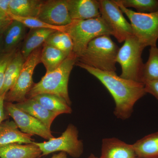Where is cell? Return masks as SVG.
<instances>
[{
  "instance_id": "1",
  "label": "cell",
  "mask_w": 158,
  "mask_h": 158,
  "mask_svg": "<svg viewBox=\"0 0 158 158\" xmlns=\"http://www.w3.org/2000/svg\"><path fill=\"white\" fill-rule=\"evenodd\" d=\"M76 65L87 71L107 89L115 103L114 114L117 118H130L137 102L146 94L144 84L118 76L116 72L104 71L77 62Z\"/></svg>"
},
{
  "instance_id": "18",
  "label": "cell",
  "mask_w": 158,
  "mask_h": 158,
  "mask_svg": "<svg viewBox=\"0 0 158 158\" xmlns=\"http://www.w3.org/2000/svg\"><path fill=\"white\" fill-rule=\"evenodd\" d=\"M56 31L48 29H31L25 38L20 50L25 60L34 51L44 44L48 37Z\"/></svg>"
},
{
  "instance_id": "29",
  "label": "cell",
  "mask_w": 158,
  "mask_h": 158,
  "mask_svg": "<svg viewBox=\"0 0 158 158\" xmlns=\"http://www.w3.org/2000/svg\"><path fill=\"white\" fill-rule=\"evenodd\" d=\"M144 85L146 93L152 94L158 100V80L145 82Z\"/></svg>"
},
{
  "instance_id": "12",
  "label": "cell",
  "mask_w": 158,
  "mask_h": 158,
  "mask_svg": "<svg viewBox=\"0 0 158 158\" xmlns=\"http://www.w3.org/2000/svg\"><path fill=\"white\" fill-rule=\"evenodd\" d=\"M69 16L72 20H83L101 16L97 0H67Z\"/></svg>"
},
{
  "instance_id": "10",
  "label": "cell",
  "mask_w": 158,
  "mask_h": 158,
  "mask_svg": "<svg viewBox=\"0 0 158 158\" xmlns=\"http://www.w3.org/2000/svg\"><path fill=\"white\" fill-rule=\"evenodd\" d=\"M4 106L8 114L23 133L37 135L48 140L54 138L50 129L35 117L20 110L15 104L6 102Z\"/></svg>"
},
{
  "instance_id": "7",
  "label": "cell",
  "mask_w": 158,
  "mask_h": 158,
  "mask_svg": "<svg viewBox=\"0 0 158 158\" xmlns=\"http://www.w3.org/2000/svg\"><path fill=\"white\" fill-rule=\"evenodd\" d=\"M79 131L75 126L69 124L59 138H51L47 141L35 142L42 152V156L56 152L68 154L72 157L78 158L84 152V144L78 138Z\"/></svg>"
},
{
  "instance_id": "9",
  "label": "cell",
  "mask_w": 158,
  "mask_h": 158,
  "mask_svg": "<svg viewBox=\"0 0 158 158\" xmlns=\"http://www.w3.org/2000/svg\"><path fill=\"white\" fill-rule=\"evenodd\" d=\"M98 2L101 17L118 43L124 42L128 37L133 36L131 23L125 18L115 0H98Z\"/></svg>"
},
{
  "instance_id": "30",
  "label": "cell",
  "mask_w": 158,
  "mask_h": 158,
  "mask_svg": "<svg viewBox=\"0 0 158 158\" xmlns=\"http://www.w3.org/2000/svg\"><path fill=\"white\" fill-rule=\"evenodd\" d=\"M12 20L10 16L0 11V31L5 30Z\"/></svg>"
},
{
  "instance_id": "16",
  "label": "cell",
  "mask_w": 158,
  "mask_h": 158,
  "mask_svg": "<svg viewBox=\"0 0 158 158\" xmlns=\"http://www.w3.org/2000/svg\"><path fill=\"white\" fill-rule=\"evenodd\" d=\"M15 105L20 110L41 122L49 129L54 119L59 115L44 107L32 98H27L24 101L17 103Z\"/></svg>"
},
{
  "instance_id": "23",
  "label": "cell",
  "mask_w": 158,
  "mask_h": 158,
  "mask_svg": "<svg viewBox=\"0 0 158 158\" xmlns=\"http://www.w3.org/2000/svg\"><path fill=\"white\" fill-rule=\"evenodd\" d=\"M32 98L48 110L59 115L71 114L72 113L70 106L65 101L52 94H38Z\"/></svg>"
},
{
  "instance_id": "27",
  "label": "cell",
  "mask_w": 158,
  "mask_h": 158,
  "mask_svg": "<svg viewBox=\"0 0 158 158\" xmlns=\"http://www.w3.org/2000/svg\"><path fill=\"white\" fill-rule=\"evenodd\" d=\"M12 20H15L22 23L27 27L31 29H48L56 30L57 31H65V26L64 27H57L51 25L44 22L41 20L37 17H21L11 15H10Z\"/></svg>"
},
{
  "instance_id": "35",
  "label": "cell",
  "mask_w": 158,
  "mask_h": 158,
  "mask_svg": "<svg viewBox=\"0 0 158 158\" xmlns=\"http://www.w3.org/2000/svg\"><path fill=\"white\" fill-rule=\"evenodd\" d=\"M87 158H98L96 157V156L94 155L93 154H90V155Z\"/></svg>"
},
{
  "instance_id": "13",
  "label": "cell",
  "mask_w": 158,
  "mask_h": 158,
  "mask_svg": "<svg viewBox=\"0 0 158 158\" xmlns=\"http://www.w3.org/2000/svg\"><path fill=\"white\" fill-rule=\"evenodd\" d=\"M137 156L133 144L116 138L102 140L101 154L98 158H136Z\"/></svg>"
},
{
  "instance_id": "8",
  "label": "cell",
  "mask_w": 158,
  "mask_h": 158,
  "mask_svg": "<svg viewBox=\"0 0 158 158\" xmlns=\"http://www.w3.org/2000/svg\"><path fill=\"white\" fill-rule=\"evenodd\" d=\"M41 47L34 51L26 59L17 81L6 93L5 101L17 103L24 101L34 85L33 76L34 69L40 62Z\"/></svg>"
},
{
  "instance_id": "19",
  "label": "cell",
  "mask_w": 158,
  "mask_h": 158,
  "mask_svg": "<svg viewBox=\"0 0 158 158\" xmlns=\"http://www.w3.org/2000/svg\"><path fill=\"white\" fill-rule=\"evenodd\" d=\"M25 61V60L22 55L20 51L17 50L6 68L4 84L2 90L0 91V96L6 94L14 86Z\"/></svg>"
},
{
  "instance_id": "25",
  "label": "cell",
  "mask_w": 158,
  "mask_h": 158,
  "mask_svg": "<svg viewBox=\"0 0 158 158\" xmlns=\"http://www.w3.org/2000/svg\"><path fill=\"white\" fill-rule=\"evenodd\" d=\"M44 44L53 46L69 55L73 51V43L70 36L62 31H56L48 37Z\"/></svg>"
},
{
  "instance_id": "21",
  "label": "cell",
  "mask_w": 158,
  "mask_h": 158,
  "mask_svg": "<svg viewBox=\"0 0 158 158\" xmlns=\"http://www.w3.org/2000/svg\"><path fill=\"white\" fill-rule=\"evenodd\" d=\"M133 146L137 157L158 158V131L144 136Z\"/></svg>"
},
{
  "instance_id": "26",
  "label": "cell",
  "mask_w": 158,
  "mask_h": 158,
  "mask_svg": "<svg viewBox=\"0 0 158 158\" xmlns=\"http://www.w3.org/2000/svg\"><path fill=\"white\" fill-rule=\"evenodd\" d=\"M125 8H133L137 12L152 13L158 11V0H118Z\"/></svg>"
},
{
  "instance_id": "14",
  "label": "cell",
  "mask_w": 158,
  "mask_h": 158,
  "mask_svg": "<svg viewBox=\"0 0 158 158\" xmlns=\"http://www.w3.org/2000/svg\"><path fill=\"white\" fill-rule=\"evenodd\" d=\"M27 28L19 21H11L3 34L2 54L17 50L18 46L25 37Z\"/></svg>"
},
{
  "instance_id": "24",
  "label": "cell",
  "mask_w": 158,
  "mask_h": 158,
  "mask_svg": "<svg viewBox=\"0 0 158 158\" xmlns=\"http://www.w3.org/2000/svg\"><path fill=\"white\" fill-rule=\"evenodd\" d=\"M158 80V48L152 47L147 62L144 64L141 82L144 84L149 81Z\"/></svg>"
},
{
  "instance_id": "34",
  "label": "cell",
  "mask_w": 158,
  "mask_h": 158,
  "mask_svg": "<svg viewBox=\"0 0 158 158\" xmlns=\"http://www.w3.org/2000/svg\"><path fill=\"white\" fill-rule=\"evenodd\" d=\"M7 28V27H6ZM5 29V30H6ZM5 30L0 31V55L2 54V46L3 34Z\"/></svg>"
},
{
  "instance_id": "2",
  "label": "cell",
  "mask_w": 158,
  "mask_h": 158,
  "mask_svg": "<svg viewBox=\"0 0 158 158\" xmlns=\"http://www.w3.org/2000/svg\"><path fill=\"white\" fill-rule=\"evenodd\" d=\"M77 61L73 52L66 58L58 68L46 72L41 80L34 84L27 95L31 98L38 94H52L64 100L69 106L71 101L68 92V83L71 72Z\"/></svg>"
},
{
  "instance_id": "11",
  "label": "cell",
  "mask_w": 158,
  "mask_h": 158,
  "mask_svg": "<svg viewBox=\"0 0 158 158\" xmlns=\"http://www.w3.org/2000/svg\"><path fill=\"white\" fill-rule=\"evenodd\" d=\"M37 18L57 27H64L72 22L68 9L67 0L44 1Z\"/></svg>"
},
{
  "instance_id": "3",
  "label": "cell",
  "mask_w": 158,
  "mask_h": 158,
  "mask_svg": "<svg viewBox=\"0 0 158 158\" xmlns=\"http://www.w3.org/2000/svg\"><path fill=\"white\" fill-rule=\"evenodd\" d=\"M119 49L110 35L99 36L88 44L77 62L98 70L116 72V57Z\"/></svg>"
},
{
  "instance_id": "33",
  "label": "cell",
  "mask_w": 158,
  "mask_h": 158,
  "mask_svg": "<svg viewBox=\"0 0 158 158\" xmlns=\"http://www.w3.org/2000/svg\"><path fill=\"white\" fill-rule=\"evenodd\" d=\"M51 158H68L67 154L64 152H60L58 154H55Z\"/></svg>"
},
{
  "instance_id": "32",
  "label": "cell",
  "mask_w": 158,
  "mask_h": 158,
  "mask_svg": "<svg viewBox=\"0 0 158 158\" xmlns=\"http://www.w3.org/2000/svg\"><path fill=\"white\" fill-rule=\"evenodd\" d=\"M6 94L0 96V125L3 123V121L6 119V116L5 114L4 108H5V98Z\"/></svg>"
},
{
  "instance_id": "28",
  "label": "cell",
  "mask_w": 158,
  "mask_h": 158,
  "mask_svg": "<svg viewBox=\"0 0 158 158\" xmlns=\"http://www.w3.org/2000/svg\"><path fill=\"white\" fill-rule=\"evenodd\" d=\"M16 50L8 53L0 55V91L2 88L5 79V72L7 66L14 56Z\"/></svg>"
},
{
  "instance_id": "6",
  "label": "cell",
  "mask_w": 158,
  "mask_h": 158,
  "mask_svg": "<svg viewBox=\"0 0 158 158\" xmlns=\"http://www.w3.org/2000/svg\"><path fill=\"white\" fill-rule=\"evenodd\" d=\"M118 7L131 22L133 35L138 40L142 45L156 46L158 39V11L152 13H138L125 8L115 0Z\"/></svg>"
},
{
  "instance_id": "31",
  "label": "cell",
  "mask_w": 158,
  "mask_h": 158,
  "mask_svg": "<svg viewBox=\"0 0 158 158\" xmlns=\"http://www.w3.org/2000/svg\"><path fill=\"white\" fill-rule=\"evenodd\" d=\"M11 0H0V11L10 16L11 15L10 10Z\"/></svg>"
},
{
  "instance_id": "4",
  "label": "cell",
  "mask_w": 158,
  "mask_h": 158,
  "mask_svg": "<svg viewBox=\"0 0 158 158\" xmlns=\"http://www.w3.org/2000/svg\"><path fill=\"white\" fill-rule=\"evenodd\" d=\"M64 32L73 43V53L78 58L85 52L88 44L102 35H112V31L101 17L83 20H72L65 26Z\"/></svg>"
},
{
  "instance_id": "20",
  "label": "cell",
  "mask_w": 158,
  "mask_h": 158,
  "mask_svg": "<svg viewBox=\"0 0 158 158\" xmlns=\"http://www.w3.org/2000/svg\"><path fill=\"white\" fill-rule=\"evenodd\" d=\"M44 1L11 0V15L21 17H37Z\"/></svg>"
},
{
  "instance_id": "22",
  "label": "cell",
  "mask_w": 158,
  "mask_h": 158,
  "mask_svg": "<svg viewBox=\"0 0 158 158\" xmlns=\"http://www.w3.org/2000/svg\"><path fill=\"white\" fill-rule=\"evenodd\" d=\"M69 56L53 46L44 44L40 56V62L44 65L46 72H50L58 68Z\"/></svg>"
},
{
  "instance_id": "17",
  "label": "cell",
  "mask_w": 158,
  "mask_h": 158,
  "mask_svg": "<svg viewBox=\"0 0 158 158\" xmlns=\"http://www.w3.org/2000/svg\"><path fill=\"white\" fill-rule=\"evenodd\" d=\"M42 156L39 147L34 143H14L0 147V158H38Z\"/></svg>"
},
{
  "instance_id": "36",
  "label": "cell",
  "mask_w": 158,
  "mask_h": 158,
  "mask_svg": "<svg viewBox=\"0 0 158 158\" xmlns=\"http://www.w3.org/2000/svg\"><path fill=\"white\" fill-rule=\"evenodd\" d=\"M140 158L137 157V158Z\"/></svg>"
},
{
  "instance_id": "15",
  "label": "cell",
  "mask_w": 158,
  "mask_h": 158,
  "mask_svg": "<svg viewBox=\"0 0 158 158\" xmlns=\"http://www.w3.org/2000/svg\"><path fill=\"white\" fill-rule=\"evenodd\" d=\"M32 136L20 131L14 121L7 120L0 125V147L14 143L31 144L34 142Z\"/></svg>"
},
{
  "instance_id": "5",
  "label": "cell",
  "mask_w": 158,
  "mask_h": 158,
  "mask_svg": "<svg viewBox=\"0 0 158 158\" xmlns=\"http://www.w3.org/2000/svg\"><path fill=\"white\" fill-rule=\"evenodd\" d=\"M144 48L134 35L125 40L119 49L116 59L121 67V77L141 83L144 65L141 56Z\"/></svg>"
}]
</instances>
